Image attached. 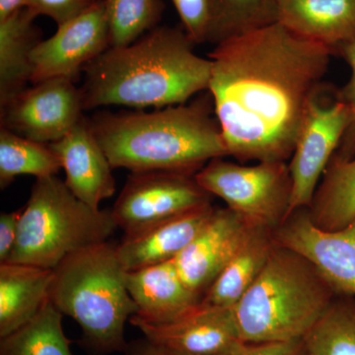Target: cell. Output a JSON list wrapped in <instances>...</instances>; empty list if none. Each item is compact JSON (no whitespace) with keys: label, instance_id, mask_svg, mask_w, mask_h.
Masks as SVG:
<instances>
[{"label":"cell","instance_id":"6da1fadb","mask_svg":"<svg viewBox=\"0 0 355 355\" xmlns=\"http://www.w3.org/2000/svg\"><path fill=\"white\" fill-rule=\"evenodd\" d=\"M333 55L280 23L216 44L207 91L229 156L287 162Z\"/></svg>","mask_w":355,"mask_h":355},{"label":"cell","instance_id":"7a4b0ae2","mask_svg":"<svg viewBox=\"0 0 355 355\" xmlns=\"http://www.w3.org/2000/svg\"><path fill=\"white\" fill-rule=\"evenodd\" d=\"M195 46L184 28L158 26L128 46H110L83 69L84 111L186 104L209 90L211 76V62Z\"/></svg>","mask_w":355,"mask_h":355},{"label":"cell","instance_id":"3957f363","mask_svg":"<svg viewBox=\"0 0 355 355\" xmlns=\"http://www.w3.org/2000/svg\"><path fill=\"white\" fill-rule=\"evenodd\" d=\"M89 123L114 169L196 175L229 156L209 93L151 112H100Z\"/></svg>","mask_w":355,"mask_h":355},{"label":"cell","instance_id":"277c9868","mask_svg":"<svg viewBox=\"0 0 355 355\" xmlns=\"http://www.w3.org/2000/svg\"><path fill=\"white\" fill-rule=\"evenodd\" d=\"M336 296L310 261L275 243L263 272L233 307L240 340H303Z\"/></svg>","mask_w":355,"mask_h":355},{"label":"cell","instance_id":"5b68a950","mask_svg":"<svg viewBox=\"0 0 355 355\" xmlns=\"http://www.w3.org/2000/svg\"><path fill=\"white\" fill-rule=\"evenodd\" d=\"M53 272L51 302L77 322L86 345L99 354L125 352V323L137 308L116 245L105 242L86 248Z\"/></svg>","mask_w":355,"mask_h":355},{"label":"cell","instance_id":"8992f818","mask_svg":"<svg viewBox=\"0 0 355 355\" xmlns=\"http://www.w3.org/2000/svg\"><path fill=\"white\" fill-rule=\"evenodd\" d=\"M116 229L111 209L89 207L57 176L39 178L23 207L7 263L53 270L67 257L108 242Z\"/></svg>","mask_w":355,"mask_h":355},{"label":"cell","instance_id":"52a82bcc","mask_svg":"<svg viewBox=\"0 0 355 355\" xmlns=\"http://www.w3.org/2000/svg\"><path fill=\"white\" fill-rule=\"evenodd\" d=\"M195 177L202 188L221 198L250 227L275 231L288 216L292 178L287 162L244 165L216 158Z\"/></svg>","mask_w":355,"mask_h":355},{"label":"cell","instance_id":"ba28073f","mask_svg":"<svg viewBox=\"0 0 355 355\" xmlns=\"http://www.w3.org/2000/svg\"><path fill=\"white\" fill-rule=\"evenodd\" d=\"M350 120L349 107L338 97V90L322 84L306 107L288 163L292 178L288 216L296 210L309 207L324 171L349 127Z\"/></svg>","mask_w":355,"mask_h":355},{"label":"cell","instance_id":"9c48e42d","mask_svg":"<svg viewBox=\"0 0 355 355\" xmlns=\"http://www.w3.org/2000/svg\"><path fill=\"white\" fill-rule=\"evenodd\" d=\"M212 196L195 175L168 171L130 172L112 209L123 237L211 203Z\"/></svg>","mask_w":355,"mask_h":355},{"label":"cell","instance_id":"30bf717a","mask_svg":"<svg viewBox=\"0 0 355 355\" xmlns=\"http://www.w3.org/2000/svg\"><path fill=\"white\" fill-rule=\"evenodd\" d=\"M64 77L26 87L0 106L1 128L50 144L65 137L83 116L80 88Z\"/></svg>","mask_w":355,"mask_h":355},{"label":"cell","instance_id":"8fae6325","mask_svg":"<svg viewBox=\"0 0 355 355\" xmlns=\"http://www.w3.org/2000/svg\"><path fill=\"white\" fill-rule=\"evenodd\" d=\"M111 46L104 0L64 25L31 53V83L64 77L76 81L86 65Z\"/></svg>","mask_w":355,"mask_h":355},{"label":"cell","instance_id":"7c38bea8","mask_svg":"<svg viewBox=\"0 0 355 355\" xmlns=\"http://www.w3.org/2000/svg\"><path fill=\"white\" fill-rule=\"evenodd\" d=\"M273 239L310 261L336 295L355 297V220L338 230H323L301 209L273 231Z\"/></svg>","mask_w":355,"mask_h":355},{"label":"cell","instance_id":"4fadbf2b","mask_svg":"<svg viewBox=\"0 0 355 355\" xmlns=\"http://www.w3.org/2000/svg\"><path fill=\"white\" fill-rule=\"evenodd\" d=\"M251 228L228 207L216 209L200 233L175 259L184 284L200 300L232 260Z\"/></svg>","mask_w":355,"mask_h":355},{"label":"cell","instance_id":"5bb4252c","mask_svg":"<svg viewBox=\"0 0 355 355\" xmlns=\"http://www.w3.org/2000/svg\"><path fill=\"white\" fill-rule=\"evenodd\" d=\"M130 322L149 342L187 354L218 355L241 340L233 308L202 302L164 323H150L133 315Z\"/></svg>","mask_w":355,"mask_h":355},{"label":"cell","instance_id":"9a60e30c","mask_svg":"<svg viewBox=\"0 0 355 355\" xmlns=\"http://www.w3.org/2000/svg\"><path fill=\"white\" fill-rule=\"evenodd\" d=\"M49 146L60 160L70 191L89 207L100 209L103 200L116 191V180L89 119L83 116L65 137Z\"/></svg>","mask_w":355,"mask_h":355},{"label":"cell","instance_id":"2e32d148","mask_svg":"<svg viewBox=\"0 0 355 355\" xmlns=\"http://www.w3.org/2000/svg\"><path fill=\"white\" fill-rule=\"evenodd\" d=\"M211 203L203 205L116 245L119 258L127 272L173 261L183 252L214 214Z\"/></svg>","mask_w":355,"mask_h":355},{"label":"cell","instance_id":"e0dca14e","mask_svg":"<svg viewBox=\"0 0 355 355\" xmlns=\"http://www.w3.org/2000/svg\"><path fill=\"white\" fill-rule=\"evenodd\" d=\"M125 282L137 308L133 316L150 323L172 321L200 302L184 284L174 260L127 272Z\"/></svg>","mask_w":355,"mask_h":355},{"label":"cell","instance_id":"ac0fdd59","mask_svg":"<svg viewBox=\"0 0 355 355\" xmlns=\"http://www.w3.org/2000/svg\"><path fill=\"white\" fill-rule=\"evenodd\" d=\"M279 7L280 24L335 55L355 42V0H279Z\"/></svg>","mask_w":355,"mask_h":355},{"label":"cell","instance_id":"d6986e66","mask_svg":"<svg viewBox=\"0 0 355 355\" xmlns=\"http://www.w3.org/2000/svg\"><path fill=\"white\" fill-rule=\"evenodd\" d=\"M53 270L23 263H0V338L37 316L50 300Z\"/></svg>","mask_w":355,"mask_h":355},{"label":"cell","instance_id":"ffe728a7","mask_svg":"<svg viewBox=\"0 0 355 355\" xmlns=\"http://www.w3.org/2000/svg\"><path fill=\"white\" fill-rule=\"evenodd\" d=\"M36 18L23 7L0 19V106L31 83V53L43 41Z\"/></svg>","mask_w":355,"mask_h":355},{"label":"cell","instance_id":"44dd1931","mask_svg":"<svg viewBox=\"0 0 355 355\" xmlns=\"http://www.w3.org/2000/svg\"><path fill=\"white\" fill-rule=\"evenodd\" d=\"M275 246L272 230L251 228L242 246L200 302L216 307H234L263 272Z\"/></svg>","mask_w":355,"mask_h":355},{"label":"cell","instance_id":"7402d4cb","mask_svg":"<svg viewBox=\"0 0 355 355\" xmlns=\"http://www.w3.org/2000/svg\"><path fill=\"white\" fill-rule=\"evenodd\" d=\"M307 210L313 223L323 230H338L355 220V156L334 154Z\"/></svg>","mask_w":355,"mask_h":355},{"label":"cell","instance_id":"603a6c76","mask_svg":"<svg viewBox=\"0 0 355 355\" xmlns=\"http://www.w3.org/2000/svg\"><path fill=\"white\" fill-rule=\"evenodd\" d=\"M279 21V0H209L205 43L216 46Z\"/></svg>","mask_w":355,"mask_h":355},{"label":"cell","instance_id":"cb8c5ba5","mask_svg":"<svg viewBox=\"0 0 355 355\" xmlns=\"http://www.w3.org/2000/svg\"><path fill=\"white\" fill-rule=\"evenodd\" d=\"M62 316L49 300L34 319L0 338V355H72Z\"/></svg>","mask_w":355,"mask_h":355},{"label":"cell","instance_id":"d4e9b609","mask_svg":"<svg viewBox=\"0 0 355 355\" xmlns=\"http://www.w3.org/2000/svg\"><path fill=\"white\" fill-rule=\"evenodd\" d=\"M62 169L60 160L49 144L26 139L0 128V188L4 190L16 177L31 175L39 178L57 176Z\"/></svg>","mask_w":355,"mask_h":355},{"label":"cell","instance_id":"484cf974","mask_svg":"<svg viewBox=\"0 0 355 355\" xmlns=\"http://www.w3.org/2000/svg\"><path fill=\"white\" fill-rule=\"evenodd\" d=\"M307 355H355V297L336 295L303 338Z\"/></svg>","mask_w":355,"mask_h":355},{"label":"cell","instance_id":"4316f807","mask_svg":"<svg viewBox=\"0 0 355 355\" xmlns=\"http://www.w3.org/2000/svg\"><path fill=\"white\" fill-rule=\"evenodd\" d=\"M111 46H125L158 27L162 0H104Z\"/></svg>","mask_w":355,"mask_h":355},{"label":"cell","instance_id":"83f0119b","mask_svg":"<svg viewBox=\"0 0 355 355\" xmlns=\"http://www.w3.org/2000/svg\"><path fill=\"white\" fill-rule=\"evenodd\" d=\"M336 53L345 58L350 69L349 81L338 90V97L349 107L352 120L336 154L340 157L349 159L355 156V42L342 46Z\"/></svg>","mask_w":355,"mask_h":355},{"label":"cell","instance_id":"f1b7e54d","mask_svg":"<svg viewBox=\"0 0 355 355\" xmlns=\"http://www.w3.org/2000/svg\"><path fill=\"white\" fill-rule=\"evenodd\" d=\"M182 25L196 44L205 43L209 0H172Z\"/></svg>","mask_w":355,"mask_h":355},{"label":"cell","instance_id":"f546056e","mask_svg":"<svg viewBox=\"0 0 355 355\" xmlns=\"http://www.w3.org/2000/svg\"><path fill=\"white\" fill-rule=\"evenodd\" d=\"M94 2L93 0H25L24 7L36 17L51 18L58 27L80 15Z\"/></svg>","mask_w":355,"mask_h":355},{"label":"cell","instance_id":"4dcf8cb0","mask_svg":"<svg viewBox=\"0 0 355 355\" xmlns=\"http://www.w3.org/2000/svg\"><path fill=\"white\" fill-rule=\"evenodd\" d=\"M218 355H307L303 340L280 343H245L239 340Z\"/></svg>","mask_w":355,"mask_h":355},{"label":"cell","instance_id":"1f68e13d","mask_svg":"<svg viewBox=\"0 0 355 355\" xmlns=\"http://www.w3.org/2000/svg\"><path fill=\"white\" fill-rule=\"evenodd\" d=\"M23 207L11 212H2L0 216V263L10 259L16 241Z\"/></svg>","mask_w":355,"mask_h":355},{"label":"cell","instance_id":"d6a6232c","mask_svg":"<svg viewBox=\"0 0 355 355\" xmlns=\"http://www.w3.org/2000/svg\"><path fill=\"white\" fill-rule=\"evenodd\" d=\"M123 352L125 355H197L156 345L149 342L146 338L144 340H135L130 345L128 343L127 349Z\"/></svg>","mask_w":355,"mask_h":355},{"label":"cell","instance_id":"836d02e7","mask_svg":"<svg viewBox=\"0 0 355 355\" xmlns=\"http://www.w3.org/2000/svg\"><path fill=\"white\" fill-rule=\"evenodd\" d=\"M25 0H0V19L24 7Z\"/></svg>","mask_w":355,"mask_h":355},{"label":"cell","instance_id":"e575fe53","mask_svg":"<svg viewBox=\"0 0 355 355\" xmlns=\"http://www.w3.org/2000/svg\"><path fill=\"white\" fill-rule=\"evenodd\" d=\"M93 1H101V0H93Z\"/></svg>","mask_w":355,"mask_h":355}]
</instances>
